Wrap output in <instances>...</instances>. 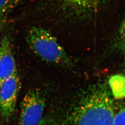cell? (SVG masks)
<instances>
[{
  "mask_svg": "<svg viewBox=\"0 0 125 125\" xmlns=\"http://www.w3.org/2000/svg\"><path fill=\"white\" fill-rule=\"evenodd\" d=\"M115 103L104 83L90 86L62 117L40 125H114Z\"/></svg>",
  "mask_w": 125,
  "mask_h": 125,
  "instance_id": "6da1fadb",
  "label": "cell"
},
{
  "mask_svg": "<svg viewBox=\"0 0 125 125\" xmlns=\"http://www.w3.org/2000/svg\"><path fill=\"white\" fill-rule=\"evenodd\" d=\"M27 44L41 60L64 67H72L73 62L55 37L43 27H31L26 34Z\"/></svg>",
  "mask_w": 125,
  "mask_h": 125,
  "instance_id": "7a4b0ae2",
  "label": "cell"
},
{
  "mask_svg": "<svg viewBox=\"0 0 125 125\" xmlns=\"http://www.w3.org/2000/svg\"><path fill=\"white\" fill-rule=\"evenodd\" d=\"M45 106V98L40 90L30 89L21 103L19 125H40Z\"/></svg>",
  "mask_w": 125,
  "mask_h": 125,
  "instance_id": "3957f363",
  "label": "cell"
},
{
  "mask_svg": "<svg viewBox=\"0 0 125 125\" xmlns=\"http://www.w3.org/2000/svg\"><path fill=\"white\" fill-rule=\"evenodd\" d=\"M52 7L68 19H83L97 11L103 0H52Z\"/></svg>",
  "mask_w": 125,
  "mask_h": 125,
  "instance_id": "277c9868",
  "label": "cell"
},
{
  "mask_svg": "<svg viewBox=\"0 0 125 125\" xmlns=\"http://www.w3.org/2000/svg\"><path fill=\"white\" fill-rule=\"evenodd\" d=\"M20 87L17 72L5 80L0 87V113L5 121H9L13 115Z\"/></svg>",
  "mask_w": 125,
  "mask_h": 125,
  "instance_id": "5b68a950",
  "label": "cell"
},
{
  "mask_svg": "<svg viewBox=\"0 0 125 125\" xmlns=\"http://www.w3.org/2000/svg\"><path fill=\"white\" fill-rule=\"evenodd\" d=\"M17 72L11 40L5 36L0 40V87L5 80Z\"/></svg>",
  "mask_w": 125,
  "mask_h": 125,
  "instance_id": "8992f818",
  "label": "cell"
},
{
  "mask_svg": "<svg viewBox=\"0 0 125 125\" xmlns=\"http://www.w3.org/2000/svg\"><path fill=\"white\" fill-rule=\"evenodd\" d=\"M25 0H0V21L20 4Z\"/></svg>",
  "mask_w": 125,
  "mask_h": 125,
  "instance_id": "52a82bcc",
  "label": "cell"
},
{
  "mask_svg": "<svg viewBox=\"0 0 125 125\" xmlns=\"http://www.w3.org/2000/svg\"><path fill=\"white\" fill-rule=\"evenodd\" d=\"M119 48L125 56V20L121 23L118 34Z\"/></svg>",
  "mask_w": 125,
  "mask_h": 125,
  "instance_id": "ba28073f",
  "label": "cell"
},
{
  "mask_svg": "<svg viewBox=\"0 0 125 125\" xmlns=\"http://www.w3.org/2000/svg\"><path fill=\"white\" fill-rule=\"evenodd\" d=\"M114 125H125V108L115 113Z\"/></svg>",
  "mask_w": 125,
  "mask_h": 125,
  "instance_id": "9c48e42d",
  "label": "cell"
},
{
  "mask_svg": "<svg viewBox=\"0 0 125 125\" xmlns=\"http://www.w3.org/2000/svg\"><path fill=\"white\" fill-rule=\"evenodd\" d=\"M5 23H6L5 20L0 21V34L1 33V31H2L3 27H4Z\"/></svg>",
  "mask_w": 125,
  "mask_h": 125,
  "instance_id": "30bf717a",
  "label": "cell"
}]
</instances>
